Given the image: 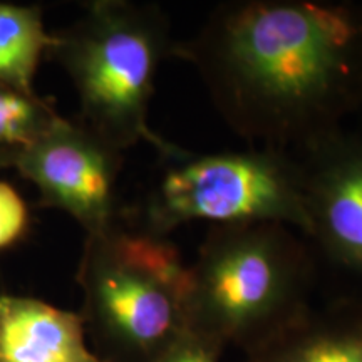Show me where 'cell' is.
<instances>
[{
    "label": "cell",
    "mask_w": 362,
    "mask_h": 362,
    "mask_svg": "<svg viewBox=\"0 0 362 362\" xmlns=\"http://www.w3.org/2000/svg\"><path fill=\"white\" fill-rule=\"evenodd\" d=\"M225 124L250 148L300 155L362 111V7L327 0L216 6L176 40Z\"/></svg>",
    "instance_id": "cell-1"
},
{
    "label": "cell",
    "mask_w": 362,
    "mask_h": 362,
    "mask_svg": "<svg viewBox=\"0 0 362 362\" xmlns=\"http://www.w3.org/2000/svg\"><path fill=\"white\" fill-rule=\"evenodd\" d=\"M315 275V250L292 226H210L189 265L187 329L223 351L255 349L312 304Z\"/></svg>",
    "instance_id": "cell-2"
},
{
    "label": "cell",
    "mask_w": 362,
    "mask_h": 362,
    "mask_svg": "<svg viewBox=\"0 0 362 362\" xmlns=\"http://www.w3.org/2000/svg\"><path fill=\"white\" fill-rule=\"evenodd\" d=\"M81 317L104 362H156L187 330L189 265L170 237L121 218L86 240Z\"/></svg>",
    "instance_id": "cell-3"
},
{
    "label": "cell",
    "mask_w": 362,
    "mask_h": 362,
    "mask_svg": "<svg viewBox=\"0 0 362 362\" xmlns=\"http://www.w3.org/2000/svg\"><path fill=\"white\" fill-rule=\"evenodd\" d=\"M176 40L161 7L99 0L69 29L54 34L51 51L78 90L83 123L124 151L148 143L160 158L176 144L148 124L155 81Z\"/></svg>",
    "instance_id": "cell-4"
},
{
    "label": "cell",
    "mask_w": 362,
    "mask_h": 362,
    "mask_svg": "<svg viewBox=\"0 0 362 362\" xmlns=\"http://www.w3.org/2000/svg\"><path fill=\"white\" fill-rule=\"evenodd\" d=\"M161 173L139 223L170 237L180 226L274 221L307 235L304 180L296 155L267 148L192 153L176 148L160 158Z\"/></svg>",
    "instance_id": "cell-5"
},
{
    "label": "cell",
    "mask_w": 362,
    "mask_h": 362,
    "mask_svg": "<svg viewBox=\"0 0 362 362\" xmlns=\"http://www.w3.org/2000/svg\"><path fill=\"white\" fill-rule=\"evenodd\" d=\"M121 155L83 121L57 115L34 143L17 153L12 165L37 187L44 205L69 214L93 237L121 218L116 194Z\"/></svg>",
    "instance_id": "cell-6"
},
{
    "label": "cell",
    "mask_w": 362,
    "mask_h": 362,
    "mask_svg": "<svg viewBox=\"0 0 362 362\" xmlns=\"http://www.w3.org/2000/svg\"><path fill=\"white\" fill-rule=\"evenodd\" d=\"M297 158L309 221L305 238L330 265L362 280V129L346 126Z\"/></svg>",
    "instance_id": "cell-7"
},
{
    "label": "cell",
    "mask_w": 362,
    "mask_h": 362,
    "mask_svg": "<svg viewBox=\"0 0 362 362\" xmlns=\"http://www.w3.org/2000/svg\"><path fill=\"white\" fill-rule=\"evenodd\" d=\"M0 362H104L83 317L33 297L0 296Z\"/></svg>",
    "instance_id": "cell-8"
},
{
    "label": "cell",
    "mask_w": 362,
    "mask_h": 362,
    "mask_svg": "<svg viewBox=\"0 0 362 362\" xmlns=\"http://www.w3.org/2000/svg\"><path fill=\"white\" fill-rule=\"evenodd\" d=\"M242 362H362V297L310 304Z\"/></svg>",
    "instance_id": "cell-9"
},
{
    "label": "cell",
    "mask_w": 362,
    "mask_h": 362,
    "mask_svg": "<svg viewBox=\"0 0 362 362\" xmlns=\"http://www.w3.org/2000/svg\"><path fill=\"white\" fill-rule=\"evenodd\" d=\"M52 45L40 8L0 2V84L34 94L40 57Z\"/></svg>",
    "instance_id": "cell-10"
},
{
    "label": "cell",
    "mask_w": 362,
    "mask_h": 362,
    "mask_svg": "<svg viewBox=\"0 0 362 362\" xmlns=\"http://www.w3.org/2000/svg\"><path fill=\"white\" fill-rule=\"evenodd\" d=\"M57 112L51 104L29 93L0 84V151L16 158L44 133Z\"/></svg>",
    "instance_id": "cell-11"
},
{
    "label": "cell",
    "mask_w": 362,
    "mask_h": 362,
    "mask_svg": "<svg viewBox=\"0 0 362 362\" xmlns=\"http://www.w3.org/2000/svg\"><path fill=\"white\" fill-rule=\"evenodd\" d=\"M29 210L24 200L8 183L0 181V250L11 247L24 235Z\"/></svg>",
    "instance_id": "cell-12"
},
{
    "label": "cell",
    "mask_w": 362,
    "mask_h": 362,
    "mask_svg": "<svg viewBox=\"0 0 362 362\" xmlns=\"http://www.w3.org/2000/svg\"><path fill=\"white\" fill-rule=\"evenodd\" d=\"M221 354V347L187 329L156 362H218Z\"/></svg>",
    "instance_id": "cell-13"
},
{
    "label": "cell",
    "mask_w": 362,
    "mask_h": 362,
    "mask_svg": "<svg viewBox=\"0 0 362 362\" xmlns=\"http://www.w3.org/2000/svg\"><path fill=\"white\" fill-rule=\"evenodd\" d=\"M12 163H13V156L12 155H7V153L0 151V168L12 165Z\"/></svg>",
    "instance_id": "cell-14"
}]
</instances>
